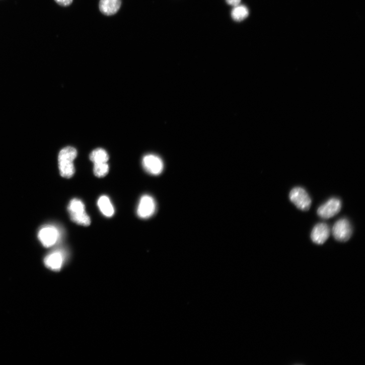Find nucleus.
Instances as JSON below:
<instances>
[{"label": "nucleus", "mask_w": 365, "mask_h": 365, "mask_svg": "<svg viewBox=\"0 0 365 365\" xmlns=\"http://www.w3.org/2000/svg\"><path fill=\"white\" fill-rule=\"evenodd\" d=\"M77 156V150L69 146L60 152L58 157V167L62 177L69 179L74 176L76 169L73 161Z\"/></svg>", "instance_id": "nucleus-1"}, {"label": "nucleus", "mask_w": 365, "mask_h": 365, "mask_svg": "<svg viewBox=\"0 0 365 365\" xmlns=\"http://www.w3.org/2000/svg\"><path fill=\"white\" fill-rule=\"evenodd\" d=\"M68 210L72 222L84 227L91 224L90 217L87 213L84 203L80 199H72L68 205Z\"/></svg>", "instance_id": "nucleus-2"}, {"label": "nucleus", "mask_w": 365, "mask_h": 365, "mask_svg": "<svg viewBox=\"0 0 365 365\" xmlns=\"http://www.w3.org/2000/svg\"><path fill=\"white\" fill-rule=\"evenodd\" d=\"M289 198L299 209L303 211L309 210L311 206L312 199L307 192L302 187H297L291 190Z\"/></svg>", "instance_id": "nucleus-3"}, {"label": "nucleus", "mask_w": 365, "mask_h": 365, "mask_svg": "<svg viewBox=\"0 0 365 365\" xmlns=\"http://www.w3.org/2000/svg\"><path fill=\"white\" fill-rule=\"evenodd\" d=\"M352 229L347 219H339L333 226L332 234L335 239L340 242H346L351 238Z\"/></svg>", "instance_id": "nucleus-4"}, {"label": "nucleus", "mask_w": 365, "mask_h": 365, "mask_svg": "<svg viewBox=\"0 0 365 365\" xmlns=\"http://www.w3.org/2000/svg\"><path fill=\"white\" fill-rule=\"evenodd\" d=\"M341 208V200L337 198L333 197L320 206L318 209L317 213L323 219H329L338 214Z\"/></svg>", "instance_id": "nucleus-5"}, {"label": "nucleus", "mask_w": 365, "mask_h": 365, "mask_svg": "<svg viewBox=\"0 0 365 365\" xmlns=\"http://www.w3.org/2000/svg\"><path fill=\"white\" fill-rule=\"evenodd\" d=\"M38 237L44 247L49 248L56 243L59 237V233L54 227L45 226L40 230Z\"/></svg>", "instance_id": "nucleus-6"}, {"label": "nucleus", "mask_w": 365, "mask_h": 365, "mask_svg": "<svg viewBox=\"0 0 365 365\" xmlns=\"http://www.w3.org/2000/svg\"><path fill=\"white\" fill-rule=\"evenodd\" d=\"M156 209V204L154 199L148 195H143L140 199L137 212L139 217L148 218L152 216Z\"/></svg>", "instance_id": "nucleus-7"}, {"label": "nucleus", "mask_w": 365, "mask_h": 365, "mask_svg": "<svg viewBox=\"0 0 365 365\" xmlns=\"http://www.w3.org/2000/svg\"><path fill=\"white\" fill-rule=\"evenodd\" d=\"M142 166L146 171L153 175L161 174L164 169L162 160L153 155L145 156L142 159Z\"/></svg>", "instance_id": "nucleus-8"}, {"label": "nucleus", "mask_w": 365, "mask_h": 365, "mask_svg": "<svg viewBox=\"0 0 365 365\" xmlns=\"http://www.w3.org/2000/svg\"><path fill=\"white\" fill-rule=\"evenodd\" d=\"M330 235V229L329 226L325 223H320L314 228L311 237L315 244L320 245L326 242Z\"/></svg>", "instance_id": "nucleus-9"}, {"label": "nucleus", "mask_w": 365, "mask_h": 365, "mask_svg": "<svg viewBox=\"0 0 365 365\" xmlns=\"http://www.w3.org/2000/svg\"><path fill=\"white\" fill-rule=\"evenodd\" d=\"M64 257L60 251H54L46 256L44 264L46 267L54 271H59L63 264Z\"/></svg>", "instance_id": "nucleus-10"}, {"label": "nucleus", "mask_w": 365, "mask_h": 365, "mask_svg": "<svg viewBox=\"0 0 365 365\" xmlns=\"http://www.w3.org/2000/svg\"><path fill=\"white\" fill-rule=\"evenodd\" d=\"M121 5V0H100L99 8L103 14L111 16L119 11Z\"/></svg>", "instance_id": "nucleus-11"}, {"label": "nucleus", "mask_w": 365, "mask_h": 365, "mask_svg": "<svg viewBox=\"0 0 365 365\" xmlns=\"http://www.w3.org/2000/svg\"><path fill=\"white\" fill-rule=\"evenodd\" d=\"M98 204L101 212L107 217H111L114 213V209L110 199L106 196H101Z\"/></svg>", "instance_id": "nucleus-12"}, {"label": "nucleus", "mask_w": 365, "mask_h": 365, "mask_svg": "<svg viewBox=\"0 0 365 365\" xmlns=\"http://www.w3.org/2000/svg\"><path fill=\"white\" fill-rule=\"evenodd\" d=\"M249 12L244 6H238L234 7L232 12V17L236 22H241L248 18Z\"/></svg>", "instance_id": "nucleus-13"}, {"label": "nucleus", "mask_w": 365, "mask_h": 365, "mask_svg": "<svg viewBox=\"0 0 365 365\" xmlns=\"http://www.w3.org/2000/svg\"><path fill=\"white\" fill-rule=\"evenodd\" d=\"M90 158L94 164L107 163L109 159L107 153L102 149L94 150L91 154Z\"/></svg>", "instance_id": "nucleus-14"}, {"label": "nucleus", "mask_w": 365, "mask_h": 365, "mask_svg": "<svg viewBox=\"0 0 365 365\" xmlns=\"http://www.w3.org/2000/svg\"><path fill=\"white\" fill-rule=\"evenodd\" d=\"M109 171L107 163L94 164V173L96 176L102 178L106 176Z\"/></svg>", "instance_id": "nucleus-15"}, {"label": "nucleus", "mask_w": 365, "mask_h": 365, "mask_svg": "<svg viewBox=\"0 0 365 365\" xmlns=\"http://www.w3.org/2000/svg\"><path fill=\"white\" fill-rule=\"evenodd\" d=\"M55 2L59 6L66 7L71 4L72 0H55Z\"/></svg>", "instance_id": "nucleus-16"}, {"label": "nucleus", "mask_w": 365, "mask_h": 365, "mask_svg": "<svg viewBox=\"0 0 365 365\" xmlns=\"http://www.w3.org/2000/svg\"><path fill=\"white\" fill-rule=\"evenodd\" d=\"M226 2L230 6L235 7L240 5L241 0H226Z\"/></svg>", "instance_id": "nucleus-17"}]
</instances>
